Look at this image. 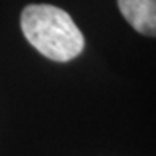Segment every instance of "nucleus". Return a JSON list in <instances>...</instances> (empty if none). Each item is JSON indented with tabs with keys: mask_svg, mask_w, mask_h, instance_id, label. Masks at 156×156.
Instances as JSON below:
<instances>
[{
	"mask_svg": "<svg viewBox=\"0 0 156 156\" xmlns=\"http://www.w3.org/2000/svg\"><path fill=\"white\" fill-rule=\"evenodd\" d=\"M26 40L45 58L69 62L80 56L84 37L67 11L53 5H27L21 13Z\"/></svg>",
	"mask_w": 156,
	"mask_h": 156,
	"instance_id": "f257e3e1",
	"label": "nucleus"
},
{
	"mask_svg": "<svg viewBox=\"0 0 156 156\" xmlns=\"http://www.w3.org/2000/svg\"><path fill=\"white\" fill-rule=\"evenodd\" d=\"M118 8L134 30L156 37V0H118Z\"/></svg>",
	"mask_w": 156,
	"mask_h": 156,
	"instance_id": "f03ea898",
	"label": "nucleus"
}]
</instances>
